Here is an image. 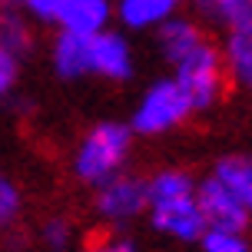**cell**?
Returning a JSON list of instances; mask_svg holds the SVG:
<instances>
[{
	"mask_svg": "<svg viewBox=\"0 0 252 252\" xmlns=\"http://www.w3.org/2000/svg\"><path fill=\"white\" fill-rule=\"evenodd\" d=\"M129 146H133V126L103 120L80 139L73 156V173L90 186H103L113 176H120L126 156H129Z\"/></svg>",
	"mask_w": 252,
	"mask_h": 252,
	"instance_id": "cell-1",
	"label": "cell"
},
{
	"mask_svg": "<svg viewBox=\"0 0 252 252\" xmlns=\"http://www.w3.org/2000/svg\"><path fill=\"white\" fill-rule=\"evenodd\" d=\"M192 113H196V106L189 100V93L179 87L176 76H166L143 90L129 126L139 136H159V133H169L179 123H186Z\"/></svg>",
	"mask_w": 252,
	"mask_h": 252,
	"instance_id": "cell-2",
	"label": "cell"
},
{
	"mask_svg": "<svg viewBox=\"0 0 252 252\" xmlns=\"http://www.w3.org/2000/svg\"><path fill=\"white\" fill-rule=\"evenodd\" d=\"M173 70H176L173 76L179 80V87L189 93V100H192L196 110H209L219 100L222 83H226V73H229L222 50L213 47V43H206V40L192 53H186Z\"/></svg>",
	"mask_w": 252,
	"mask_h": 252,
	"instance_id": "cell-3",
	"label": "cell"
},
{
	"mask_svg": "<svg viewBox=\"0 0 252 252\" xmlns=\"http://www.w3.org/2000/svg\"><path fill=\"white\" fill-rule=\"evenodd\" d=\"M199 192V189H196ZM196 192H186V196H176V199H163V202H153L150 206V219L153 226L173 236L179 242H192L206 236V216L199 209V196Z\"/></svg>",
	"mask_w": 252,
	"mask_h": 252,
	"instance_id": "cell-4",
	"label": "cell"
},
{
	"mask_svg": "<svg viewBox=\"0 0 252 252\" xmlns=\"http://www.w3.org/2000/svg\"><path fill=\"white\" fill-rule=\"evenodd\" d=\"M96 213L106 219V222H129L133 216H139L143 209H150V189H146V179L139 176H113L110 183L96 186Z\"/></svg>",
	"mask_w": 252,
	"mask_h": 252,
	"instance_id": "cell-5",
	"label": "cell"
},
{
	"mask_svg": "<svg viewBox=\"0 0 252 252\" xmlns=\"http://www.w3.org/2000/svg\"><path fill=\"white\" fill-rule=\"evenodd\" d=\"M196 196H199V209H202V216H206V226L209 229H232V232H242V229L249 226L252 213L246 209V202L216 176V173L199 183V192H196Z\"/></svg>",
	"mask_w": 252,
	"mask_h": 252,
	"instance_id": "cell-6",
	"label": "cell"
},
{
	"mask_svg": "<svg viewBox=\"0 0 252 252\" xmlns=\"http://www.w3.org/2000/svg\"><path fill=\"white\" fill-rule=\"evenodd\" d=\"M93 76H103V80H129L133 76V47L113 27L93 33Z\"/></svg>",
	"mask_w": 252,
	"mask_h": 252,
	"instance_id": "cell-7",
	"label": "cell"
},
{
	"mask_svg": "<svg viewBox=\"0 0 252 252\" xmlns=\"http://www.w3.org/2000/svg\"><path fill=\"white\" fill-rule=\"evenodd\" d=\"M116 17L113 0H60L57 3V27L70 33H100Z\"/></svg>",
	"mask_w": 252,
	"mask_h": 252,
	"instance_id": "cell-8",
	"label": "cell"
},
{
	"mask_svg": "<svg viewBox=\"0 0 252 252\" xmlns=\"http://www.w3.org/2000/svg\"><path fill=\"white\" fill-rule=\"evenodd\" d=\"M53 70L63 80H80V76H93V33H70L60 30V37L50 47Z\"/></svg>",
	"mask_w": 252,
	"mask_h": 252,
	"instance_id": "cell-9",
	"label": "cell"
},
{
	"mask_svg": "<svg viewBox=\"0 0 252 252\" xmlns=\"http://www.w3.org/2000/svg\"><path fill=\"white\" fill-rule=\"evenodd\" d=\"M199 43H202V33L189 17L173 13L169 20H163V24L156 27V50H159V57H163L166 63H173V66H176L186 53L196 50Z\"/></svg>",
	"mask_w": 252,
	"mask_h": 252,
	"instance_id": "cell-10",
	"label": "cell"
},
{
	"mask_svg": "<svg viewBox=\"0 0 252 252\" xmlns=\"http://www.w3.org/2000/svg\"><path fill=\"white\" fill-rule=\"evenodd\" d=\"M183 0H116V20L126 30H156L179 10Z\"/></svg>",
	"mask_w": 252,
	"mask_h": 252,
	"instance_id": "cell-11",
	"label": "cell"
},
{
	"mask_svg": "<svg viewBox=\"0 0 252 252\" xmlns=\"http://www.w3.org/2000/svg\"><path fill=\"white\" fill-rule=\"evenodd\" d=\"M222 57H226L229 76L252 93V30H229L226 43H222Z\"/></svg>",
	"mask_w": 252,
	"mask_h": 252,
	"instance_id": "cell-12",
	"label": "cell"
},
{
	"mask_svg": "<svg viewBox=\"0 0 252 252\" xmlns=\"http://www.w3.org/2000/svg\"><path fill=\"white\" fill-rule=\"evenodd\" d=\"M196 10L226 30H252V0H196Z\"/></svg>",
	"mask_w": 252,
	"mask_h": 252,
	"instance_id": "cell-13",
	"label": "cell"
},
{
	"mask_svg": "<svg viewBox=\"0 0 252 252\" xmlns=\"http://www.w3.org/2000/svg\"><path fill=\"white\" fill-rule=\"evenodd\" d=\"M213 173L246 202V209L252 213V156H226V159L216 163Z\"/></svg>",
	"mask_w": 252,
	"mask_h": 252,
	"instance_id": "cell-14",
	"label": "cell"
},
{
	"mask_svg": "<svg viewBox=\"0 0 252 252\" xmlns=\"http://www.w3.org/2000/svg\"><path fill=\"white\" fill-rule=\"evenodd\" d=\"M0 47L10 53H27L30 50V17H27L20 7H0Z\"/></svg>",
	"mask_w": 252,
	"mask_h": 252,
	"instance_id": "cell-15",
	"label": "cell"
},
{
	"mask_svg": "<svg viewBox=\"0 0 252 252\" xmlns=\"http://www.w3.org/2000/svg\"><path fill=\"white\" fill-rule=\"evenodd\" d=\"M199 242L202 252H249V242L242 239V232H232V229H206Z\"/></svg>",
	"mask_w": 252,
	"mask_h": 252,
	"instance_id": "cell-16",
	"label": "cell"
},
{
	"mask_svg": "<svg viewBox=\"0 0 252 252\" xmlns=\"http://www.w3.org/2000/svg\"><path fill=\"white\" fill-rule=\"evenodd\" d=\"M20 76V57L0 47V96H10Z\"/></svg>",
	"mask_w": 252,
	"mask_h": 252,
	"instance_id": "cell-17",
	"label": "cell"
},
{
	"mask_svg": "<svg viewBox=\"0 0 252 252\" xmlns=\"http://www.w3.org/2000/svg\"><path fill=\"white\" fill-rule=\"evenodd\" d=\"M17 209H20V192L7 176H0V226L10 222L17 216Z\"/></svg>",
	"mask_w": 252,
	"mask_h": 252,
	"instance_id": "cell-18",
	"label": "cell"
},
{
	"mask_svg": "<svg viewBox=\"0 0 252 252\" xmlns=\"http://www.w3.org/2000/svg\"><path fill=\"white\" fill-rule=\"evenodd\" d=\"M43 242H47L53 252L66 249V242H70V226H66V219H50V222L43 226Z\"/></svg>",
	"mask_w": 252,
	"mask_h": 252,
	"instance_id": "cell-19",
	"label": "cell"
},
{
	"mask_svg": "<svg viewBox=\"0 0 252 252\" xmlns=\"http://www.w3.org/2000/svg\"><path fill=\"white\" fill-rule=\"evenodd\" d=\"M83 252H136V246L129 239H100L93 246H87Z\"/></svg>",
	"mask_w": 252,
	"mask_h": 252,
	"instance_id": "cell-20",
	"label": "cell"
},
{
	"mask_svg": "<svg viewBox=\"0 0 252 252\" xmlns=\"http://www.w3.org/2000/svg\"><path fill=\"white\" fill-rule=\"evenodd\" d=\"M3 3H10V0H0V7H3Z\"/></svg>",
	"mask_w": 252,
	"mask_h": 252,
	"instance_id": "cell-21",
	"label": "cell"
}]
</instances>
